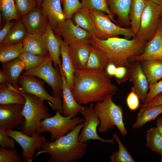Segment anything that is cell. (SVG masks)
<instances>
[{
    "label": "cell",
    "instance_id": "obj_18",
    "mask_svg": "<svg viewBox=\"0 0 162 162\" xmlns=\"http://www.w3.org/2000/svg\"><path fill=\"white\" fill-rule=\"evenodd\" d=\"M59 69L62 78V115L74 117L80 113L83 106L80 104L76 100L67 83L62 66Z\"/></svg>",
    "mask_w": 162,
    "mask_h": 162
},
{
    "label": "cell",
    "instance_id": "obj_45",
    "mask_svg": "<svg viewBox=\"0 0 162 162\" xmlns=\"http://www.w3.org/2000/svg\"><path fill=\"white\" fill-rule=\"evenodd\" d=\"M113 76L118 84L125 82L129 78L128 68L123 66L117 67Z\"/></svg>",
    "mask_w": 162,
    "mask_h": 162
},
{
    "label": "cell",
    "instance_id": "obj_46",
    "mask_svg": "<svg viewBox=\"0 0 162 162\" xmlns=\"http://www.w3.org/2000/svg\"><path fill=\"white\" fill-rule=\"evenodd\" d=\"M15 23L14 20L7 21L5 22V24L0 31V44L5 38Z\"/></svg>",
    "mask_w": 162,
    "mask_h": 162
},
{
    "label": "cell",
    "instance_id": "obj_2",
    "mask_svg": "<svg viewBox=\"0 0 162 162\" xmlns=\"http://www.w3.org/2000/svg\"><path fill=\"white\" fill-rule=\"evenodd\" d=\"M84 122L77 125L67 134L52 142L46 141L37 150L35 157L43 153L50 155V162H74L84 156L88 145V141L78 140L79 134Z\"/></svg>",
    "mask_w": 162,
    "mask_h": 162
},
{
    "label": "cell",
    "instance_id": "obj_8",
    "mask_svg": "<svg viewBox=\"0 0 162 162\" xmlns=\"http://www.w3.org/2000/svg\"><path fill=\"white\" fill-rule=\"evenodd\" d=\"M162 14V6L148 0L135 36L143 41L151 40L157 32Z\"/></svg>",
    "mask_w": 162,
    "mask_h": 162
},
{
    "label": "cell",
    "instance_id": "obj_43",
    "mask_svg": "<svg viewBox=\"0 0 162 162\" xmlns=\"http://www.w3.org/2000/svg\"><path fill=\"white\" fill-rule=\"evenodd\" d=\"M140 99L132 87L126 99L127 104L130 110L134 111L138 108L140 106Z\"/></svg>",
    "mask_w": 162,
    "mask_h": 162
},
{
    "label": "cell",
    "instance_id": "obj_38",
    "mask_svg": "<svg viewBox=\"0 0 162 162\" xmlns=\"http://www.w3.org/2000/svg\"><path fill=\"white\" fill-rule=\"evenodd\" d=\"M81 8L91 10L95 9L103 11L115 23L114 16L111 13L106 0H82Z\"/></svg>",
    "mask_w": 162,
    "mask_h": 162
},
{
    "label": "cell",
    "instance_id": "obj_40",
    "mask_svg": "<svg viewBox=\"0 0 162 162\" xmlns=\"http://www.w3.org/2000/svg\"><path fill=\"white\" fill-rule=\"evenodd\" d=\"M66 19H71L76 12L81 8L79 0H61Z\"/></svg>",
    "mask_w": 162,
    "mask_h": 162
},
{
    "label": "cell",
    "instance_id": "obj_15",
    "mask_svg": "<svg viewBox=\"0 0 162 162\" xmlns=\"http://www.w3.org/2000/svg\"><path fill=\"white\" fill-rule=\"evenodd\" d=\"M21 19L28 34L44 35L49 25L47 18L39 6L21 17Z\"/></svg>",
    "mask_w": 162,
    "mask_h": 162
},
{
    "label": "cell",
    "instance_id": "obj_23",
    "mask_svg": "<svg viewBox=\"0 0 162 162\" xmlns=\"http://www.w3.org/2000/svg\"><path fill=\"white\" fill-rule=\"evenodd\" d=\"M22 42L25 51L42 56H49L44 35L28 34Z\"/></svg>",
    "mask_w": 162,
    "mask_h": 162
},
{
    "label": "cell",
    "instance_id": "obj_22",
    "mask_svg": "<svg viewBox=\"0 0 162 162\" xmlns=\"http://www.w3.org/2000/svg\"><path fill=\"white\" fill-rule=\"evenodd\" d=\"M44 35L49 56L54 63V67H61L62 62L60 58L61 53L60 43L49 25Z\"/></svg>",
    "mask_w": 162,
    "mask_h": 162
},
{
    "label": "cell",
    "instance_id": "obj_50",
    "mask_svg": "<svg viewBox=\"0 0 162 162\" xmlns=\"http://www.w3.org/2000/svg\"><path fill=\"white\" fill-rule=\"evenodd\" d=\"M156 124V127L162 136V116L157 118Z\"/></svg>",
    "mask_w": 162,
    "mask_h": 162
},
{
    "label": "cell",
    "instance_id": "obj_21",
    "mask_svg": "<svg viewBox=\"0 0 162 162\" xmlns=\"http://www.w3.org/2000/svg\"><path fill=\"white\" fill-rule=\"evenodd\" d=\"M112 14L116 15L115 23L121 27L128 28L130 26L129 13L132 0H106Z\"/></svg>",
    "mask_w": 162,
    "mask_h": 162
},
{
    "label": "cell",
    "instance_id": "obj_5",
    "mask_svg": "<svg viewBox=\"0 0 162 162\" xmlns=\"http://www.w3.org/2000/svg\"><path fill=\"white\" fill-rule=\"evenodd\" d=\"M112 97L107 96L94 106V110L100 120L98 131L106 132L116 126L122 136H126L128 132L123 122L122 108L113 102Z\"/></svg>",
    "mask_w": 162,
    "mask_h": 162
},
{
    "label": "cell",
    "instance_id": "obj_33",
    "mask_svg": "<svg viewBox=\"0 0 162 162\" xmlns=\"http://www.w3.org/2000/svg\"><path fill=\"white\" fill-rule=\"evenodd\" d=\"M146 146L152 151L161 154H162V136L156 127L150 128L146 132Z\"/></svg>",
    "mask_w": 162,
    "mask_h": 162
},
{
    "label": "cell",
    "instance_id": "obj_48",
    "mask_svg": "<svg viewBox=\"0 0 162 162\" xmlns=\"http://www.w3.org/2000/svg\"><path fill=\"white\" fill-rule=\"evenodd\" d=\"M116 68L113 63L109 61L105 68V71L109 77L113 76Z\"/></svg>",
    "mask_w": 162,
    "mask_h": 162
},
{
    "label": "cell",
    "instance_id": "obj_1",
    "mask_svg": "<svg viewBox=\"0 0 162 162\" xmlns=\"http://www.w3.org/2000/svg\"><path fill=\"white\" fill-rule=\"evenodd\" d=\"M117 90L105 70L84 69L75 70L72 92L80 105L103 101Z\"/></svg>",
    "mask_w": 162,
    "mask_h": 162
},
{
    "label": "cell",
    "instance_id": "obj_53",
    "mask_svg": "<svg viewBox=\"0 0 162 162\" xmlns=\"http://www.w3.org/2000/svg\"><path fill=\"white\" fill-rule=\"evenodd\" d=\"M161 155L162 156V157H161V160H160V162H162V154H161Z\"/></svg>",
    "mask_w": 162,
    "mask_h": 162
},
{
    "label": "cell",
    "instance_id": "obj_36",
    "mask_svg": "<svg viewBox=\"0 0 162 162\" xmlns=\"http://www.w3.org/2000/svg\"><path fill=\"white\" fill-rule=\"evenodd\" d=\"M112 137L117 142L118 146L117 152H113L110 156L111 162H135L132 156L123 145L116 133L112 134Z\"/></svg>",
    "mask_w": 162,
    "mask_h": 162
},
{
    "label": "cell",
    "instance_id": "obj_14",
    "mask_svg": "<svg viewBox=\"0 0 162 162\" xmlns=\"http://www.w3.org/2000/svg\"><path fill=\"white\" fill-rule=\"evenodd\" d=\"M24 105L0 104V128L12 129L23 124L25 118L22 111Z\"/></svg>",
    "mask_w": 162,
    "mask_h": 162
},
{
    "label": "cell",
    "instance_id": "obj_51",
    "mask_svg": "<svg viewBox=\"0 0 162 162\" xmlns=\"http://www.w3.org/2000/svg\"><path fill=\"white\" fill-rule=\"evenodd\" d=\"M155 3L162 6V0H151Z\"/></svg>",
    "mask_w": 162,
    "mask_h": 162
},
{
    "label": "cell",
    "instance_id": "obj_32",
    "mask_svg": "<svg viewBox=\"0 0 162 162\" xmlns=\"http://www.w3.org/2000/svg\"><path fill=\"white\" fill-rule=\"evenodd\" d=\"M28 33L21 19L16 20L0 46L13 45L22 41Z\"/></svg>",
    "mask_w": 162,
    "mask_h": 162
},
{
    "label": "cell",
    "instance_id": "obj_17",
    "mask_svg": "<svg viewBox=\"0 0 162 162\" xmlns=\"http://www.w3.org/2000/svg\"><path fill=\"white\" fill-rule=\"evenodd\" d=\"M156 59L162 60V16H160L157 32L150 40L146 43L141 54L131 57L129 61Z\"/></svg>",
    "mask_w": 162,
    "mask_h": 162
},
{
    "label": "cell",
    "instance_id": "obj_39",
    "mask_svg": "<svg viewBox=\"0 0 162 162\" xmlns=\"http://www.w3.org/2000/svg\"><path fill=\"white\" fill-rule=\"evenodd\" d=\"M16 9L20 16H24L38 6L36 0H14Z\"/></svg>",
    "mask_w": 162,
    "mask_h": 162
},
{
    "label": "cell",
    "instance_id": "obj_6",
    "mask_svg": "<svg viewBox=\"0 0 162 162\" xmlns=\"http://www.w3.org/2000/svg\"><path fill=\"white\" fill-rule=\"evenodd\" d=\"M58 110L56 114L42 120L40 123V132H49L51 134L50 142L56 140L64 136L77 125L85 121V119L77 116L65 117Z\"/></svg>",
    "mask_w": 162,
    "mask_h": 162
},
{
    "label": "cell",
    "instance_id": "obj_13",
    "mask_svg": "<svg viewBox=\"0 0 162 162\" xmlns=\"http://www.w3.org/2000/svg\"><path fill=\"white\" fill-rule=\"evenodd\" d=\"M54 33L68 45L78 41L88 40L92 36L88 31L76 25L71 18L59 22Z\"/></svg>",
    "mask_w": 162,
    "mask_h": 162
},
{
    "label": "cell",
    "instance_id": "obj_30",
    "mask_svg": "<svg viewBox=\"0 0 162 162\" xmlns=\"http://www.w3.org/2000/svg\"><path fill=\"white\" fill-rule=\"evenodd\" d=\"M148 0H132L129 13L130 28L136 34L138 32L143 12Z\"/></svg>",
    "mask_w": 162,
    "mask_h": 162
},
{
    "label": "cell",
    "instance_id": "obj_16",
    "mask_svg": "<svg viewBox=\"0 0 162 162\" xmlns=\"http://www.w3.org/2000/svg\"><path fill=\"white\" fill-rule=\"evenodd\" d=\"M128 70V79L133 83L132 87L135 92L143 104H144L149 90V85L140 61L130 62Z\"/></svg>",
    "mask_w": 162,
    "mask_h": 162
},
{
    "label": "cell",
    "instance_id": "obj_11",
    "mask_svg": "<svg viewBox=\"0 0 162 162\" xmlns=\"http://www.w3.org/2000/svg\"><path fill=\"white\" fill-rule=\"evenodd\" d=\"M94 105L91 103L88 106H83L80 112L84 117V124L78 135V141L85 142L89 140H98L103 142L115 144L114 139H104L100 138L98 135L97 128L100 124V120L94 110Z\"/></svg>",
    "mask_w": 162,
    "mask_h": 162
},
{
    "label": "cell",
    "instance_id": "obj_29",
    "mask_svg": "<svg viewBox=\"0 0 162 162\" xmlns=\"http://www.w3.org/2000/svg\"><path fill=\"white\" fill-rule=\"evenodd\" d=\"M140 62L149 85L162 78V60L148 59Z\"/></svg>",
    "mask_w": 162,
    "mask_h": 162
},
{
    "label": "cell",
    "instance_id": "obj_41",
    "mask_svg": "<svg viewBox=\"0 0 162 162\" xmlns=\"http://www.w3.org/2000/svg\"><path fill=\"white\" fill-rule=\"evenodd\" d=\"M21 156L16 148L10 150L0 147V162H20Z\"/></svg>",
    "mask_w": 162,
    "mask_h": 162
},
{
    "label": "cell",
    "instance_id": "obj_4",
    "mask_svg": "<svg viewBox=\"0 0 162 162\" xmlns=\"http://www.w3.org/2000/svg\"><path fill=\"white\" fill-rule=\"evenodd\" d=\"M18 90L26 99L22 111L25 121L21 126V131L29 136L35 132L40 134V122L51 115L45 105V100L32 94L22 93Z\"/></svg>",
    "mask_w": 162,
    "mask_h": 162
},
{
    "label": "cell",
    "instance_id": "obj_34",
    "mask_svg": "<svg viewBox=\"0 0 162 162\" xmlns=\"http://www.w3.org/2000/svg\"><path fill=\"white\" fill-rule=\"evenodd\" d=\"M24 51L22 41L11 45L0 46V62L4 63L18 58Z\"/></svg>",
    "mask_w": 162,
    "mask_h": 162
},
{
    "label": "cell",
    "instance_id": "obj_47",
    "mask_svg": "<svg viewBox=\"0 0 162 162\" xmlns=\"http://www.w3.org/2000/svg\"><path fill=\"white\" fill-rule=\"evenodd\" d=\"M162 105V92L154 97L149 102L146 104H142L141 107H148Z\"/></svg>",
    "mask_w": 162,
    "mask_h": 162
},
{
    "label": "cell",
    "instance_id": "obj_42",
    "mask_svg": "<svg viewBox=\"0 0 162 162\" xmlns=\"http://www.w3.org/2000/svg\"><path fill=\"white\" fill-rule=\"evenodd\" d=\"M162 92V80H159L150 85L149 91L144 104L149 102L154 97Z\"/></svg>",
    "mask_w": 162,
    "mask_h": 162
},
{
    "label": "cell",
    "instance_id": "obj_44",
    "mask_svg": "<svg viewBox=\"0 0 162 162\" xmlns=\"http://www.w3.org/2000/svg\"><path fill=\"white\" fill-rule=\"evenodd\" d=\"M9 137L7 134L5 129L0 128V147L4 148L7 147L11 149L16 148V141L13 138Z\"/></svg>",
    "mask_w": 162,
    "mask_h": 162
},
{
    "label": "cell",
    "instance_id": "obj_12",
    "mask_svg": "<svg viewBox=\"0 0 162 162\" xmlns=\"http://www.w3.org/2000/svg\"><path fill=\"white\" fill-rule=\"evenodd\" d=\"M6 132L21 147L22 150L21 155L25 162H32L35 150L38 149L46 141L45 136H40L37 132L33 133L31 136L25 134L21 131L12 129L6 130Z\"/></svg>",
    "mask_w": 162,
    "mask_h": 162
},
{
    "label": "cell",
    "instance_id": "obj_35",
    "mask_svg": "<svg viewBox=\"0 0 162 162\" xmlns=\"http://www.w3.org/2000/svg\"><path fill=\"white\" fill-rule=\"evenodd\" d=\"M0 9L5 22L21 18L17 12L14 0H0Z\"/></svg>",
    "mask_w": 162,
    "mask_h": 162
},
{
    "label": "cell",
    "instance_id": "obj_28",
    "mask_svg": "<svg viewBox=\"0 0 162 162\" xmlns=\"http://www.w3.org/2000/svg\"><path fill=\"white\" fill-rule=\"evenodd\" d=\"M109 62L108 59L102 50L91 44L89 56L85 69L105 70Z\"/></svg>",
    "mask_w": 162,
    "mask_h": 162
},
{
    "label": "cell",
    "instance_id": "obj_3",
    "mask_svg": "<svg viewBox=\"0 0 162 162\" xmlns=\"http://www.w3.org/2000/svg\"><path fill=\"white\" fill-rule=\"evenodd\" d=\"M147 42L141 40L135 36L131 40L115 37L102 40L92 36L88 40L90 44L102 50L109 61L117 67L128 68L130 64V58L142 53Z\"/></svg>",
    "mask_w": 162,
    "mask_h": 162
},
{
    "label": "cell",
    "instance_id": "obj_25",
    "mask_svg": "<svg viewBox=\"0 0 162 162\" xmlns=\"http://www.w3.org/2000/svg\"><path fill=\"white\" fill-rule=\"evenodd\" d=\"M2 69L6 73L9 83L16 88L20 87L18 85V79L22 71L25 70L24 62L18 58L8 62L2 63Z\"/></svg>",
    "mask_w": 162,
    "mask_h": 162
},
{
    "label": "cell",
    "instance_id": "obj_27",
    "mask_svg": "<svg viewBox=\"0 0 162 162\" xmlns=\"http://www.w3.org/2000/svg\"><path fill=\"white\" fill-rule=\"evenodd\" d=\"M71 19L74 24L87 31L92 36L97 32V29L88 10L81 8L73 15Z\"/></svg>",
    "mask_w": 162,
    "mask_h": 162
},
{
    "label": "cell",
    "instance_id": "obj_24",
    "mask_svg": "<svg viewBox=\"0 0 162 162\" xmlns=\"http://www.w3.org/2000/svg\"><path fill=\"white\" fill-rule=\"evenodd\" d=\"M56 36L59 40L61 46L62 69L67 83L72 90L73 86L74 76L75 70L70 54L68 44L66 43L60 37L57 35Z\"/></svg>",
    "mask_w": 162,
    "mask_h": 162
},
{
    "label": "cell",
    "instance_id": "obj_7",
    "mask_svg": "<svg viewBox=\"0 0 162 162\" xmlns=\"http://www.w3.org/2000/svg\"><path fill=\"white\" fill-rule=\"evenodd\" d=\"M97 29V32L94 36L100 40L123 35L129 39L135 36L130 28H123L113 22L109 16L105 12L95 9L89 10Z\"/></svg>",
    "mask_w": 162,
    "mask_h": 162
},
{
    "label": "cell",
    "instance_id": "obj_19",
    "mask_svg": "<svg viewBox=\"0 0 162 162\" xmlns=\"http://www.w3.org/2000/svg\"><path fill=\"white\" fill-rule=\"evenodd\" d=\"M88 40L78 41L68 45V49L75 70L85 69L90 51Z\"/></svg>",
    "mask_w": 162,
    "mask_h": 162
},
{
    "label": "cell",
    "instance_id": "obj_31",
    "mask_svg": "<svg viewBox=\"0 0 162 162\" xmlns=\"http://www.w3.org/2000/svg\"><path fill=\"white\" fill-rule=\"evenodd\" d=\"M162 113V105L152 107H141L132 128H138L148 122L155 120Z\"/></svg>",
    "mask_w": 162,
    "mask_h": 162
},
{
    "label": "cell",
    "instance_id": "obj_26",
    "mask_svg": "<svg viewBox=\"0 0 162 162\" xmlns=\"http://www.w3.org/2000/svg\"><path fill=\"white\" fill-rule=\"evenodd\" d=\"M25 97L9 83L0 84V104H18L24 105Z\"/></svg>",
    "mask_w": 162,
    "mask_h": 162
},
{
    "label": "cell",
    "instance_id": "obj_37",
    "mask_svg": "<svg viewBox=\"0 0 162 162\" xmlns=\"http://www.w3.org/2000/svg\"><path fill=\"white\" fill-rule=\"evenodd\" d=\"M47 57L35 55L24 51L18 58L24 63L25 71H28L40 66L44 62Z\"/></svg>",
    "mask_w": 162,
    "mask_h": 162
},
{
    "label": "cell",
    "instance_id": "obj_54",
    "mask_svg": "<svg viewBox=\"0 0 162 162\" xmlns=\"http://www.w3.org/2000/svg\"><path fill=\"white\" fill-rule=\"evenodd\" d=\"M161 16H162V15H161Z\"/></svg>",
    "mask_w": 162,
    "mask_h": 162
},
{
    "label": "cell",
    "instance_id": "obj_10",
    "mask_svg": "<svg viewBox=\"0 0 162 162\" xmlns=\"http://www.w3.org/2000/svg\"><path fill=\"white\" fill-rule=\"evenodd\" d=\"M50 56L38 68L22 73L25 75L36 76L46 82L52 89L53 96L61 99L62 92V78L58 66L53 67Z\"/></svg>",
    "mask_w": 162,
    "mask_h": 162
},
{
    "label": "cell",
    "instance_id": "obj_20",
    "mask_svg": "<svg viewBox=\"0 0 162 162\" xmlns=\"http://www.w3.org/2000/svg\"><path fill=\"white\" fill-rule=\"evenodd\" d=\"M61 0H43L40 7L54 32L58 24L66 18Z\"/></svg>",
    "mask_w": 162,
    "mask_h": 162
},
{
    "label": "cell",
    "instance_id": "obj_52",
    "mask_svg": "<svg viewBox=\"0 0 162 162\" xmlns=\"http://www.w3.org/2000/svg\"><path fill=\"white\" fill-rule=\"evenodd\" d=\"M43 0H36L38 6L40 7Z\"/></svg>",
    "mask_w": 162,
    "mask_h": 162
},
{
    "label": "cell",
    "instance_id": "obj_9",
    "mask_svg": "<svg viewBox=\"0 0 162 162\" xmlns=\"http://www.w3.org/2000/svg\"><path fill=\"white\" fill-rule=\"evenodd\" d=\"M45 82L33 75L21 74L18 81L20 86L19 91L21 92L32 94L50 103L54 110L63 113L62 100L48 94L44 88Z\"/></svg>",
    "mask_w": 162,
    "mask_h": 162
},
{
    "label": "cell",
    "instance_id": "obj_49",
    "mask_svg": "<svg viewBox=\"0 0 162 162\" xmlns=\"http://www.w3.org/2000/svg\"><path fill=\"white\" fill-rule=\"evenodd\" d=\"M9 83L8 77L4 70L1 69L0 70V84Z\"/></svg>",
    "mask_w": 162,
    "mask_h": 162
}]
</instances>
